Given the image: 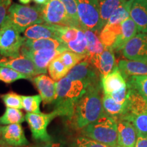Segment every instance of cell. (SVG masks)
Wrapping results in <instances>:
<instances>
[{
	"mask_svg": "<svg viewBox=\"0 0 147 147\" xmlns=\"http://www.w3.org/2000/svg\"><path fill=\"white\" fill-rule=\"evenodd\" d=\"M101 83L89 86L79 99L69 118V125L75 130H81L105 114L101 94Z\"/></svg>",
	"mask_w": 147,
	"mask_h": 147,
	"instance_id": "obj_1",
	"label": "cell"
},
{
	"mask_svg": "<svg viewBox=\"0 0 147 147\" xmlns=\"http://www.w3.org/2000/svg\"><path fill=\"white\" fill-rule=\"evenodd\" d=\"M87 89L83 82L71 80L67 76L56 82V97L53 102L55 109L59 112L61 117L69 118L76 102Z\"/></svg>",
	"mask_w": 147,
	"mask_h": 147,
	"instance_id": "obj_2",
	"label": "cell"
},
{
	"mask_svg": "<svg viewBox=\"0 0 147 147\" xmlns=\"http://www.w3.org/2000/svg\"><path fill=\"white\" fill-rule=\"evenodd\" d=\"M80 134L110 147H117L118 127L117 120L104 114L96 121L84 127Z\"/></svg>",
	"mask_w": 147,
	"mask_h": 147,
	"instance_id": "obj_3",
	"label": "cell"
},
{
	"mask_svg": "<svg viewBox=\"0 0 147 147\" xmlns=\"http://www.w3.org/2000/svg\"><path fill=\"white\" fill-rule=\"evenodd\" d=\"M127 86L129 89L127 107L124 115L118 119L129 121L138 134L147 136V101L137 91Z\"/></svg>",
	"mask_w": 147,
	"mask_h": 147,
	"instance_id": "obj_4",
	"label": "cell"
},
{
	"mask_svg": "<svg viewBox=\"0 0 147 147\" xmlns=\"http://www.w3.org/2000/svg\"><path fill=\"white\" fill-rule=\"evenodd\" d=\"M6 18L20 33H23L29 27L45 23L40 5L30 6L12 3L9 8Z\"/></svg>",
	"mask_w": 147,
	"mask_h": 147,
	"instance_id": "obj_5",
	"label": "cell"
},
{
	"mask_svg": "<svg viewBox=\"0 0 147 147\" xmlns=\"http://www.w3.org/2000/svg\"><path fill=\"white\" fill-rule=\"evenodd\" d=\"M5 17L0 27V55L6 57L20 56L25 38Z\"/></svg>",
	"mask_w": 147,
	"mask_h": 147,
	"instance_id": "obj_6",
	"label": "cell"
},
{
	"mask_svg": "<svg viewBox=\"0 0 147 147\" xmlns=\"http://www.w3.org/2000/svg\"><path fill=\"white\" fill-rule=\"evenodd\" d=\"M79 21L82 29L100 34L103 27L100 18L99 0H76Z\"/></svg>",
	"mask_w": 147,
	"mask_h": 147,
	"instance_id": "obj_7",
	"label": "cell"
},
{
	"mask_svg": "<svg viewBox=\"0 0 147 147\" xmlns=\"http://www.w3.org/2000/svg\"><path fill=\"white\" fill-rule=\"evenodd\" d=\"M57 117H61V115L55 109L50 113H27L25 115V121L29 125L33 138L42 142L51 141L47 127L51 121Z\"/></svg>",
	"mask_w": 147,
	"mask_h": 147,
	"instance_id": "obj_8",
	"label": "cell"
},
{
	"mask_svg": "<svg viewBox=\"0 0 147 147\" xmlns=\"http://www.w3.org/2000/svg\"><path fill=\"white\" fill-rule=\"evenodd\" d=\"M40 7L45 23L59 26L74 27L65 6L60 0H48L46 4Z\"/></svg>",
	"mask_w": 147,
	"mask_h": 147,
	"instance_id": "obj_9",
	"label": "cell"
},
{
	"mask_svg": "<svg viewBox=\"0 0 147 147\" xmlns=\"http://www.w3.org/2000/svg\"><path fill=\"white\" fill-rule=\"evenodd\" d=\"M99 76L98 71L87 57L72 67L67 74V76L71 80L83 82L87 87L101 83Z\"/></svg>",
	"mask_w": 147,
	"mask_h": 147,
	"instance_id": "obj_10",
	"label": "cell"
},
{
	"mask_svg": "<svg viewBox=\"0 0 147 147\" xmlns=\"http://www.w3.org/2000/svg\"><path fill=\"white\" fill-rule=\"evenodd\" d=\"M122 54L129 60L147 62V34L140 33L125 44Z\"/></svg>",
	"mask_w": 147,
	"mask_h": 147,
	"instance_id": "obj_11",
	"label": "cell"
},
{
	"mask_svg": "<svg viewBox=\"0 0 147 147\" xmlns=\"http://www.w3.org/2000/svg\"><path fill=\"white\" fill-rule=\"evenodd\" d=\"M0 67H6L23 74L32 80L34 77L42 74L34 62L27 57L21 55L17 57H0Z\"/></svg>",
	"mask_w": 147,
	"mask_h": 147,
	"instance_id": "obj_12",
	"label": "cell"
},
{
	"mask_svg": "<svg viewBox=\"0 0 147 147\" xmlns=\"http://www.w3.org/2000/svg\"><path fill=\"white\" fill-rule=\"evenodd\" d=\"M64 52L60 49H47L37 51H32L21 48V53L34 62L40 74H45L51 62L61 53Z\"/></svg>",
	"mask_w": 147,
	"mask_h": 147,
	"instance_id": "obj_13",
	"label": "cell"
},
{
	"mask_svg": "<svg viewBox=\"0 0 147 147\" xmlns=\"http://www.w3.org/2000/svg\"><path fill=\"white\" fill-rule=\"evenodd\" d=\"M1 139L13 147H20L29 144L21 123L1 126Z\"/></svg>",
	"mask_w": 147,
	"mask_h": 147,
	"instance_id": "obj_14",
	"label": "cell"
},
{
	"mask_svg": "<svg viewBox=\"0 0 147 147\" xmlns=\"http://www.w3.org/2000/svg\"><path fill=\"white\" fill-rule=\"evenodd\" d=\"M45 104L54 102L56 97V82L51 77L42 74L32 79Z\"/></svg>",
	"mask_w": 147,
	"mask_h": 147,
	"instance_id": "obj_15",
	"label": "cell"
},
{
	"mask_svg": "<svg viewBox=\"0 0 147 147\" xmlns=\"http://www.w3.org/2000/svg\"><path fill=\"white\" fill-rule=\"evenodd\" d=\"M88 59L98 71L100 79L102 77L105 76L111 72L116 67L115 56L114 51L111 49L105 48L104 51L100 55Z\"/></svg>",
	"mask_w": 147,
	"mask_h": 147,
	"instance_id": "obj_16",
	"label": "cell"
},
{
	"mask_svg": "<svg viewBox=\"0 0 147 147\" xmlns=\"http://www.w3.org/2000/svg\"><path fill=\"white\" fill-rule=\"evenodd\" d=\"M59 25L48 23H40L32 25L23 32L27 40H38L42 38H55L59 40Z\"/></svg>",
	"mask_w": 147,
	"mask_h": 147,
	"instance_id": "obj_17",
	"label": "cell"
},
{
	"mask_svg": "<svg viewBox=\"0 0 147 147\" xmlns=\"http://www.w3.org/2000/svg\"><path fill=\"white\" fill-rule=\"evenodd\" d=\"M118 127V144L117 147H135L138 133L129 121L117 119Z\"/></svg>",
	"mask_w": 147,
	"mask_h": 147,
	"instance_id": "obj_18",
	"label": "cell"
},
{
	"mask_svg": "<svg viewBox=\"0 0 147 147\" xmlns=\"http://www.w3.org/2000/svg\"><path fill=\"white\" fill-rule=\"evenodd\" d=\"M129 16L139 32L147 34V0H132Z\"/></svg>",
	"mask_w": 147,
	"mask_h": 147,
	"instance_id": "obj_19",
	"label": "cell"
},
{
	"mask_svg": "<svg viewBox=\"0 0 147 147\" xmlns=\"http://www.w3.org/2000/svg\"><path fill=\"white\" fill-rule=\"evenodd\" d=\"M100 80L104 94L110 95L127 84L126 80L119 70L118 65L106 76L102 77Z\"/></svg>",
	"mask_w": 147,
	"mask_h": 147,
	"instance_id": "obj_20",
	"label": "cell"
},
{
	"mask_svg": "<svg viewBox=\"0 0 147 147\" xmlns=\"http://www.w3.org/2000/svg\"><path fill=\"white\" fill-rule=\"evenodd\" d=\"M22 48L32 51L47 49H60L63 51H68L67 46L63 42L55 38H42L38 40L26 39Z\"/></svg>",
	"mask_w": 147,
	"mask_h": 147,
	"instance_id": "obj_21",
	"label": "cell"
},
{
	"mask_svg": "<svg viewBox=\"0 0 147 147\" xmlns=\"http://www.w3.org/2000/svg\"><path fill=\"white\" fill-rule=\"evenodd\" d=\"M121 33L117 38L115 45H113L112 49L114 51H119L123 49L124 46L129 40L134 38L137 35L139 32L137 25L131 19V17H128L121 23Z\"/></svg>",
	"mask_w": 147,
	"mask_h": 147,
	"instance_id": "obj_22",
	"label": "cell"
},
{
	"mask_svg": "<svg viewBox=\"0 0 147 147\" xmlns=\"http://www.w3.org/2000/svg\"><path fill=\"white\" fill-rule=\"evenodd\" d=\"M118 67L125 80L132 76H147V62L121 60Z\"/></svg>",
	"mask_w": 147,
	"mask_h": 147,
	"instance_id": "obj_23",
	"label": "cell"
},
{
	"mask_svg": "<svg viewBox=\"0 0 147 147\" xmlns=\"http://www.w3.org/2000/svg\"><path fill=\"white\" fill-rule=\"evenodd\" d=\"M102 104L105 114L117 120L124 115L127 107V100L126 102L121 104L116 102L110 95L104 93L102 97Z\"/></svg>",
	"mask_w": 147,
	"mask_h": 147,
	"instance_id": "obj_24",
	"label": "cell"
},
{
	"mask_svg": "<svg viewBox=\"0 0 147 147\" xmlns=\"http://www.w3.org/2000/svg\"><path fill=\"white\" fill-rule=\"evenodd\" d=\"M87 40V56L88 59L100 55L105 49L99 37V34L89 29H83Z\"/></svg>",
	"mask_w": 147,
	"mask_h": 147,
	"instance_id": "obj_25",
	"label": "cell"
},
{
	"mask_svg": "<svg viewBox=\"0 0 147 147\" xmlns=\"http://www.w3.org/2000/svg\"><path fill=\"white\" fill-rule=\"evenodd\" d=\"M121 33V24L106 25L99 34V37L104 47L112 49Z\"/></svg>",
	"mask_w": 147,
	"mask_h": 147,
	"instance_id": "obj_26",
	"label": "cell"
},
{
	"mask_svg": "<svg viewBox=\"0 0 147 147\" xmlns=\"http://www.w3.org/2000/svg\"><path fill=\"white\" fill-rule=\"evenodd\" d=\"M127 0H99L100 14L103 27L106 25L113 12Z\"/></svg>",
	"mask_w": 147,
	"mask_h": 147,
	"instance_id": "obj_27",
	"label": "cell"
},
{
	"mask_svg": "<svg viewBox=\"0 0 147 147\" xmlns=\"http://www.w3.org/2000/svg\"><path fill=\"white\" fill-rule=\"evenodd\" d=\"M58 56L51 62L48 67L49 75L55 82H58L61 79L67 76L69 71V69L66 67Z\"/></svg>",
	"mask_w": 147,
	"mask_h": 147,
	"instance_id": "obj_28",
	"label": "cell"
},
{
	"mask_svg": "<svg viewBox=\"0 0 147 147\" xmlns=\"http://www.w3.org/2000/svg\"><path fill=\"white\" fill-rule=\"evenodd\" d=\"M25 121V116L21 110L6 107L5 113L0 117V125H8L21 123Z\"/></svg>",
	"mask_w": 147,
	"mask_h": 147,
	"instance_id": "obj_29",
	"label": "cell"
},
{
	"mask_svg": "<svg viewBox=\"0 0 147 147\" xmlns=\"http://www.w3.org/2000/svg\"><path fill=\"white\" fill-rule=\"evenodd\" d=\"M132 0H127L123 3L112 14L106 25H117L129 17V10Z\"/></svg>",
	"mask_w": 147,
	"mask_h": 147,
	"instance_id": "obj_30",
	"label": "cell"
},
{
	"mask_svg": "<svg viewBox=\"0 0 147 147\" xmlns=\"http://www.w3.org/2000/svg\"><path fill=\"white\" fill-rule=\"evenodd\" d=\"M68 51L87 56V40L82 29H79L77 38L66 45Z\"/></svg>",
	"mask_w": 147,
	"mask_h": 147,
	"instance_id": "obj_31",
	"label": "cell"
},
{
	"mask_svg": "<svg viewBox=\"0 0 147 147\" xmlns=\"http://www.w3.org/2000/svg\"><path fill=\"white\" fill-rule=\"evenodd\" d=\"M126 82L147 101V76H132L127 79Z\"/></svg>",
	"mask_w": 147,
	"mask_h": 147,
	"instance_id": "obj_32",
	"label": "cell"
},
{
	"mask_svg": "<svg viewBox=\"0 0 147 147\" xmlns=\"http://www.w3.org/2000/svg\"><path fill=\"white\" fill-rule=\"evenodd\" d=\"M42 101V97L40 95H22L23 108L27 113H41L40 106Z\"/></svg>",
	"mask_w": 147,
	"mask_h": 147,
	"instance_id": "obj_33",
	"label": "cell"
},
{
	"mask_svg": "<svg viewBox=\"0 0 147 147\" xmlns=\"http://www.w3.org/2000/svg\"><path fill=\"white\" fill-rule=\"evenodd\" d=\"M58 57L69 70L87 57L86 55L78 54L70 51H64Z\"/></svg>",
	"mask_w": 147,
	"mask_h": 147,
	"instance_id": "obj_34",
	"label": "cell"
},
{
	"mask_svg": "<svg viewBox=\"0 0 147 147\" xmlns=\"http://www.w3.org/2000/svg\"><path fill=\"white\" fill-rule=\"evenodd\" d=\"M29 78L23 74L6 67H0V81L6 84H10L20 80Z\"/></svg>",
	"mask_w": 147,
	"mask_h": 147,
	"instance_id": "obj_35",
	"label": "cell"
},
{
	"mask_svg": "<svg viewBox=\"0 0 147 147\" xmlns=\"http://www.w3.org/2000/svg\"><path fill=\"white\" fill-rule=\"evenodd\" d=\"M80 29L76 27L58 26L59 40L67 45L76 39Z\"/></svg>",
	"mask_w": 147,
	"mask_h": 147,
	"instance_id": "obj_36",
	"label": "cell"
},
{
	"mask_svg": "<svg viewBox=\"0 0 147 147\" xmlns=\"http://www.w3.org/2000/svg\"><path fill=\"white\" fill-rule=\"evenodd\" d=\"M60 1L65 6L73 26L82 29L79 21L76 0H60Z\"/></svg>",
	"mask_w": 147,
	"mask_h": 147,
	"instance_id": "obj_37",
	"label": "cell"
},
{
	"mask_svg": "<svg viewBox=\"0 0 147 147\" xmlns=\"http://www.w3.org/2000/svg\"><path fill=\"white\" fill-rule=\"evenodd\" d=\"M0 99L2 100L6 107L23 109L22 104V95H20L14 92H8L5 94H0Z\"/></svg>",
	"mask_w": 147,
	"mask_h": 147,
	"instance_id": "obj_38",
	"label": "cell"
},
{
	"mask_svg": "<svg viewBox=\"0 0 147 147\" xmlns=\"http://www.w3.org/2000/svg\"><path fill=\"white\" fill-rule=\"evenodd\" d=\"M72 147H110L108 145L102 144L93 140L89 138L82 136L77 137L74 141Z\"/></svg>",
	"mask_w": 147,
	"mask_h": 147,
	"instance_id": "obj_39",
	"label": "cell"
},
{
	"mask_svg": "<svg viewBox=\"0 0 147 147\" xmlns=\"http://www.w3.org/2000/svg\"><path fill=\"white\" fill-rule=\"evenodd\" d=\"M129 95V89L127 84L125 85L118 91L113 92L110 94V96L113 97L116 102L121 103V104L127 102Z\"/></svg>",
	"mask_w": 147,
	"mask_h": 147,
	"instance_id": "obj_40",
	"label": "cell"
},
{
	"mask_svg": "<svg viewBox=\"0 0 147 147\" xmlns=\"http://www.w3.org/2000/svg\"><path fill=\"white\" fill-rule=\"evenodd\" d=\"M11 5L12 0H0V27L4 21Z\"/></svg>",
	"mask_w": 147,
	"mask_h": 147,
	"instance_id": "obj_41",
	"label": "cell"
},
{
	"mask_svg": "<svg viewBox=\"0 0 147 147\" xmlns=\"http://www.w3.org/2000/svg\"><path fill=\"white\" fill-rule=\"evenodd\" d=\"M135 147H147V136L138 134Z\"/></svg>",
	"mask_w": 147,
	"mask_h": 147,
	"instance_id": "obj_42",
	"label": "cell"
},
{
	"mask_svg": "<svg viewBox=\"0 0 147 147\" xmlns=\"http://www.w3.org/2000/svg\"><path fill=\"white\" fill-rule=\"evenodd\" d=\"M36 147H61L58 143H53L51 141L49 142H42L40 144H36Z\"/></svg>",
	"mask_w": 147,
	"mask_h": 147,
	"instance_id": "obj_43",
	"label": "cell"
},
{
	"mask_svg": "<svg viewBox=\"0 0 147 147\" xmlns=\"http://www.w3.org/2000/svg\"><path fill=\"white\" fill-rule=\"evenodd\" d=\"M34 1L38 5H43L47 3L48 0H34Z\"/></svg>",
	"mask_w": 147,
	"mask_h": 147,
	"instance_id": "obj_44",
	"label": "cell"
},
{
	"mask_svg": "<svg viewBox=\"0 0 147 147\" xmlns=\"http://www.w3.org/2000/svg\"><path fill=\"white\" fill-rule=\"evenodd\" d=\"M0 147H13L11 146L10 145L7 144L6 143H5L1 139H0Z\"/></svg>",
	"mask_w": 147,
	"mask_h": 147,
	"instance_id": "obj_45",
	"label": "cell"
},
{
	"mask_svg": "<svg viewBox=\"0 0 147 147\" xmlns=\"http://www.w3.org/2000/svg\"><path fill=\"white\" fill-rule=\"evenodd\" d=\"M31 1H32V0H19L20 2H21L22 4H24V5L28 4V3L31 2Z\"/></svg>",
	"mask_w": 147,
	"mask_h": 147,
	"instance_id": "obj_46",
	"label": "cell"
},
{
	"mask_svg": "<svg viewBox=\"0 0 147 147\" xmlns=\"http://www.w3.org/2000/svg\"><path fill=\"white\" fill-rule=\"evenodd\" d=\"M20 147H36V145H29V146H20Z\"/></svg>",
	"mask_w": 147,
	"mask_h": 147,
	"instance_id": "obj_47",
	"label": "cell"
},
{
	"mask_svg": "<svg viewBox=\"0 0 147 147\" xmlns=\"http://www.w3.org/2000/svg\"><path fill=\"white\" fill-rule=\"evenodd\" d=\"M1 125H0V139H1Z\"/></svg>",
	"mask_w": 147,
	"mask_h": 147,
	"instance_id": "obj_48",
	"label": "cell"
}]
</instances>
